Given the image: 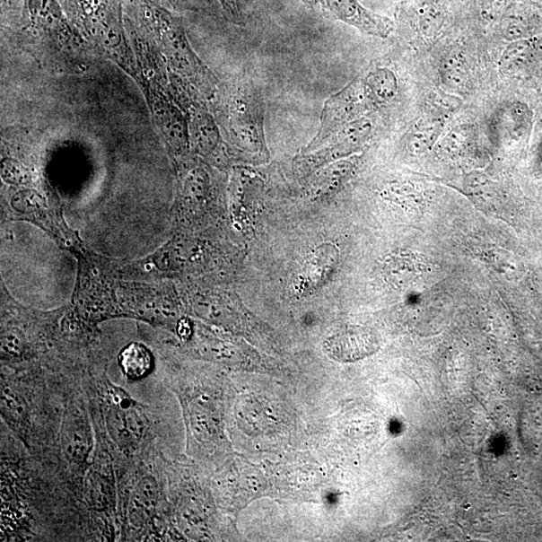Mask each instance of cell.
Here are the masks:
<instances>
[{"label":"cell","instance_id":"24","mask_svg":"<svg viewBox=\"0 0 542 542\" xmlns=\"http://www.w3.org/2000/svg\"><path fill=\"white\" fill-rule=\"evenodd\" d=\"M174 2H176V0H174ZM183 2V0H181V3Z\"/></svg>","mask_w":542,"mask_h":542},{"label":"cell","instance_id":"2","mask_svg":"<svg viewBox=\"0 0 542 542\" xmlns=\"http://www.w3.org/2000/svg\"><path fill=\"white\" fill-rule=\"evenodd\" d=\"M150 12L163 33L164 44L173 65L186 77L197 83L201 91L206 94L213 92L215 79L193 52L179 20L159 7L150 8Z\"/></svg>","mask_w":542,"mask_h":542},{"label":"cell","instance_id":"4","mask_svg":"<svg viewBox=\"0 0 542 542\" xmlns=\"http://www.w3.org/2000/svg\"><path fill=\"white\" fill-rule=\"evenodd\" d=\"M368 96L363 81L355 80L325 103L320 118V128L317 137L310 144L308 150L315 149L326 142L333 134L340 131L366 111Z\"/></svg>","mask_w":542,"mask_h":542},{"label":"cell","instance_id":"22","mask_svg":"<svg viewBox=\"0 0 542 542\" xmlns=\"http://www.w3.org/2000/svg\"><path fill=\"white\" fill-rule=\"evenodd\" d=\"M503 6L504 0H485L484 6H482V15H484L485 20L494 22L498 19Z\"/></svg>","mask_w":542,"mask_h":542},{"label":"cell","instance_id":"17","mask_svg":"<svg viewBox=\"0 0 542 542\" xmlns=\"http://www.w3.org/2000/svg\"><path fill=\"white\" fill-rule=\"evenodd\" d=\"M133 496L147 508L152 514L155 510L158 497V485L153 477H144L136 486Z\"/></svg>","mask_w":542,"mask_h":542},{"label":"cell","instance_id":"15","mask_svg":"<svg viewBox=\"0 0 542 542\" xmlns=\"http://www.w3.org/2000/svg\"><path fill=\"white\" fill-rule=\"evenodd\" d=\"M392 270L398 278V282L406 284L419 276L423 273V270H424V266H423V262L417 256L404 254V256L395 260Z\"/></svg>","mask_w":542,"mask_h":542},{"label":"cell","instance_id":"3","mask_svg":"<svg viewBox=\"0 0 542 542\" xmlns=\"http://www.w3.org/2000/svg\"><path fill=\"white\" fill-rule=\"evenodd\" d=\"M264 101L251 82L236 90L228 109V128L241 146L265 149Z\"/></svg>","mask_w":542,"mask_h":542},{"label":"cell","instance_id":"6","mask_svg":"<svg viewBox=\"0 0 542 542\" xmlns=\"http://www.w3.org/2000/svg\"><path fill=\"white\" fill-rule=\"evenodd\" d=\"M118 363L126 378L134 380H141L147 377L153 370L154 355L147 345L132 342L118 353Z\"/></svg>","mask_w":542,"mask_h":542},{"label":"cell","instance_id":"11","mask_svg":"<svg viewBox=\"0 0 542 542\" xmlns=\"http://www.w3.org/2000/svg\"><path fill=\"white\" fill-rule=\"evenodd\" d=\"M64 451L72 462L82 463L91 451L92 440L87 426L74 422L66 429L63 440Z\"/></svg>","mask_w":542,"mask_h":542},{"label":"cell","instance_id":"8","mask_svg":"<svg viewBox=\"0 0 542 542\" xmlns=\"http://www.w3.org/2000/svg\"><path fill=\"white\" fill-rule=\"evenodd\" d=\"M440 79L444 86L454 91L464 90L470 80L468 59L459 49H451L440 64Z\"/></svg>","mask_w":542,"mask_h":542},{"label":"cell","instance_id":"20","mask_svg":"<svg viewBox=\"0 0 542 542\" xmlns=\"http://www.w3.org/2000/svg\"><path fill=\"white\" fill-rule=\"evenodd\" d=\"M222 4L226 18L236 25H244V18L240 0H218Z\"/></svg>","mask_w":542,"mask_h":542},{"label":"cell","instance_id":"14","mask_svg":"<svg viewBox=\"0 0 542 542\" xmlns=\"http://www.w3.org/2000/svg\"><path fill=\"white\" fill-rule=\"evenodd\" d=\"M108 429L115 442L121 447H128L135 443L128 428L126 425L124 409L115 408L109 410L107 417Z\"/></svg>","mask_w":542,"mask_h":542},{"label":"cell","instance_id":"21","mask_svg":"<svg viewBox=\"0 0 542 542\" xmlns=\"http://www.w3.org/2000/svg\"><path fill=\"white\" fill-rule=\"evenodd\" d=\"M150 514L147 508L144 506L137 498L132 496L129 506V515L132 523L137 525V527H141V525L148 520Z\"/></svg>","mask_w":542,"mask_h":542},{"label":"cell","instance_id":"13","mask_svg":"<svg viewBox=\"0 0 542 542\" xmlns=\"http://www.w3.org/2000/svg\"><path fill=\"white\" fill-rule=\"evenodd\" d=\"M418 19L422 36L426 39H434L443 27V8L435 0H426L420 7Z\"/></svg>","mask_w":542,"mask_h":542},{"label":"cell","instance_id":"10","mask_svg":"<svg viewBox=\"0 0 542 542\" xmlns=\"http://www.w3.org/2000/svg\"><path fill=\"white\" fill-rule=\"evenodd\" d=\"M474 136H476V130L471 125L455 127L437 144V155L443 159H454L461 156L469 149Z\"/></svg>","mask_w":542,"mask_h":542},{"label":"cell","instance_id":"18","mask_svg":"<svg viewBox=\"0 0 542 542\" xmlns=\"http://www.w3.org/2000/svg\"><path fill=\"white\" fill-rule=\"evenodd\" d=\"M90 497L92 504L99 510H103L108 505V486L101 477H95L91 481Z\"/></svg>","mask_w":542,"mask_h":542},{"label":"cell","instance_id":"9","mask_svg":"<svg viewBox=\"0 0 542 542\" xmlns=\"http://www.w3.org/2000/svg\"><path fill=\"white\" fill-rule=\"evenodd\" d=\"M368 99L377 104L391 101L398 92V80L395 73L387 67L372 71L363 81Z\"/></svg>","mask_w":542,"mask_h":542},{"label":"cell","instance_id":"16","mask_svg":"<svg viewBox=\"0 0 542 542\" xmlns=\"http://www.w3.org/2000/svg\"><path fill=\"white\" fill-rule=\"evenodd\" d=\"M2 408L5 416L15 422H21L27 415V406L22 398L11 389L3 392Z\"/></svg>","mask_w":542,"mask_h":542},{"label":"cell","instance_id":"7","mask_svg":"<svg viewBox=\"0 0 542 542\" xmlns=\"http://www.w3.org/2000/svg\"><path fill=\"white\" fill-rule=\"evenodd\" d=\"M444 127L442 117L428 115L420 118L406 139V148L412 154H424L433 147Z\"/></svg>","mask_w":542,"mask_h":542},{"label":"cell","instance_id":"19","mask_svg":"<svg viewBox=\"0 0 542 542\" xmlns=\"http://www.w3.org/2000/svg\"><path fill=\"white\" fill-rule=\"evenodd\" d=\"M124 412L127 428H128L134 441L137 442L138 440L142 438L144 431H145L144 420L141 418L138 412L134 409L127 408L124 409Z\"/></svg>","mask_w":542,"mask_h":542},{"label":"cell","instance_id":"5","mask_svg":"<svg viewBox=\"0 0 542 542\" xmlns=\"http://www.w3.org/2000/svg\"><path fill=\"white\" fill-rule=\"evenodd\" d=\"M321 5L337 20L352 25L365 35L386 39L394 31L391 20L370 12L359 0H321Z\"/></svg>","mask_w":542,"mask_h":542},{"label":"cell","instance_id":"23","mask_svg":"<svg viewBox=\"0 0 542 542\" xmlns=\"http://www.w3.org/2000/svg\"><path fill=\"white\" fill-rule=\"evenodd\" d=\"M302 2L310 7H316L321 4V0H302Z\"/></svg>","mask_w":542,"mask_h":542},{"label":"cell","instance_id":"1","mask_svg":"<svg viewBox=\"0 0 542 542\" xmlns=\"http://www.w3.org/2000/svg\"><path fill=\"white\" fill-rule=\"evenodd\" d=\"M77 260L52 236L25 220L2 228V278L5 290L25 307L55 310L71 302Z\"/></svg>","mask_w":542,"mask_h":542},{"label":"cell","instance_id":"12","mask_svg":"<svg viewBox=\"0 0 542 542\" xmlns=\"http://www.w3.org/2000/svg\"><path fill=\"white\" fill-rule=\"evenodd\" d=\"M190 130L195 143L202 150L214 147L219 140V132L214 118L201 109H195L192 113Z\"/></svg>","mask_w":542,"mask_h":542}]
</instances>
